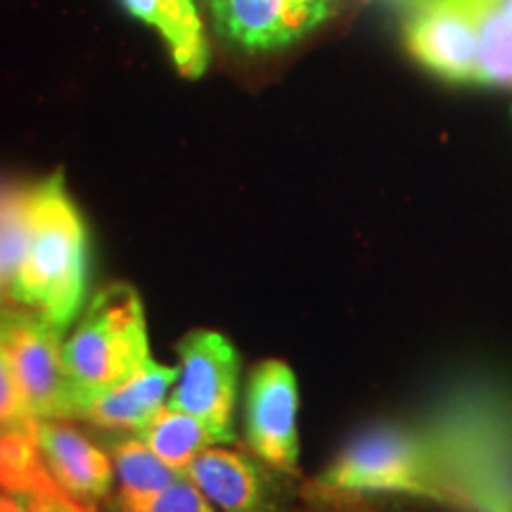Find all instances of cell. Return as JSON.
I'll list each match as a JSON object with an SVG mask.
<instances>
[{
	"label": "cell",
	"mask_w": 512,
	"mask_h": 512,
	"mask_svg": "<svg viewBox=\"0 0 512 512\" xmlns=\"http://www.w3.org/2000/svg\"><path fill=\"white\" fill-rule=\"evenodd\" d=\"M88 230L60 169L27 190V235L8 302L41 313L62 332L86 302Z\"/></svg>",
	"instance_id": "6da1fadb"
},
{
	"label": "cell",
	"mask_w": 512,
	"mask_h": 512,
	"mask_svg": "<svg viewBox=\"0 0 512 512\" xmlns=\"http://www.w3.org/2000/svg\"><path fill=\"white\" fill-rule=\"evenodd\" d=\"M422 432L437 448L463 512H512V403L465 384L430 408Z\"/></svg>",
	"instance_id": "7a4b0ae2"
},
{
	"label": "cell",
	"mask_w": 512,
	"mask_h": 512,
	"mask_svg": "<svg viewBox=\"0 0 512 512\" xmlns=\"http://www.w3.org/2000/svg\"><path fill=\"white\" fill-rule=\"evenodd\" d=\"M311 503L403 496L463 512L437 448L422 427L377 425L351 439L337 458L302 489Z\"/></svg>",
	"instance_id": "3957f363"
},
{
	"label": "cell",
	"mask_w": 512,
	"mask_h": 512,
	"mask_svg": "<svg viewBox=\"0 0 512 512\" xmlns=\"http://www.w3.org/2000/svg\"><path fill=\"white\" fill-rule=\"evenodd\" d=\"M62 358L74 399V420L83 401L143 370L152 354L145 306L136 287L128 283L102 287L62 342Z\"/></svg>",
	"instance_id": "277c9868"
},
{
	"label": "cell",
	"mask_w": 512,
	"mask_h": 512,
	"mask_svg": "<svg viewBox=\"0 0 512 512\" xmlns=\"http://www.w3.org/2000/svg\"><path fill=\"white\" fill-rule=\"evenodd\" d=\"M62 335L41 313L0 304V344L8 351L19 389L34 420H72L74 399L62 358Z\"/></svg>",
	"instance_id": "5b68a950"
},
{
	"label": "cell",
	"mask_w": 512,
	"mask_h": 512,
	"mask_svg": "<svg viewBox=\"0 0 512 512\" xmlns=\"http://www.w3.org/2000/svg\"><path fill=\"white\" fill-rule=\"evenodd\" d=\"M178 380L166 406L200 418L214 439L235 444L240 356L233 342L216 330H192L178 344Z\"/></svg>",
	"instance_id": "8992f818"
},
{
	"label": "cell",
	"mask_w": 512,
	"mask_h": 512,
	"mask_svg": "<svg viewBox=\"0 0 512 512\" xmlns=\"http://www.w3.org/2000/svg\"><path fill=\"white\" fill-rule=\"evenodd\" d=\"M219 512H297L302 491L294 477L275 470L249 448L209 446L185 470Z\"/></svg>",
	"instance_id": "52a82bcc"
},
{
	"label": "cell",
	"mask_w": 512,
	"mask_h": 512,
	"mask_svg": "<svg viewBox=\"0 0 512 512\" xmlns=\"http://www.w3.org/2000/svg\"><path fill=\"white\" fill-rule=\"evenodd\" d=\"M299 384L292 368L278 358L256 363L247 382V448L275 470L299 475Z\"/></svg>",
	"instance_id": "ba28073f"
},
{
	"label": "cell",
	"mask_w": 512,
	"mask_h": 512,
	"mask_svg": "<svg viewBox=\"0 0 512 512\" xmlns=\"http://www.w3.org/2000/svg\"><path fill=\"white\" fill-rule=\"evenodd\" d=\"M403 36L415 60L439 79L477 86V34L463 0H422L403 19Z\"/></svg>",
	"instance_id": "9c48e42d"
},
{
	"label": "cell",
	"mask_w": 512,
	"mask_h": 512,
	"mask_svg": "<svg viewBox=\"0 0 512 512\" xmlns=\"http://www.w3.org/2000/svg\"><path fill=\"white\" fill-rule=\"evenodd\" d=\"M36 441L53 482L83 508L95 510L112 494L117 477L110 451L72 420H36Z\"/></svg>",
	"instance_id": "30bf717a"
},
{
	"label": "cell",
	"mask_w": 512,
	"mask_h": 512,
	"mask_svg": "<svg viewBox=\"0 0 512 512\" xmlns=\"http://www.w3.org/2000/svg\"><path fill=\"white\" fill-rule=\"evenodd\" d=\"M176 380L178 368L162 366L152 358L128 380L83 401L74 422H86L112 434H138L166 406V394L174 389Z\"/></svg>",
	"instance_id": "8fae6325"
},
{
	"label": "cell",
	"mask_w": 512,
	"mask_h": 512,
	"mask_svg": "<svg viewBox=\"0 0 512 512\" xmlns=\"http://www.w3.org/2000/svg\"><path fill=\"white\" fill-rule=\"evenodd\" d=\"M216 31L245 50L290 46L306 31L290 0H209Z\"/></svg>",
	"instance_id": "7c38bea8"
},
{
	"label": "cell",
	"mask_w": 512,
	"mask_h": 512,
	"mask_svg": "<svg viewBox=\"0 0 512 512\" xmlns=\"http://www.w3.org/2000/svg\"><path fill=\"white\" fill-rule=\"evenodd\" d=\"M121 5L138 22L159 31L178 74L185 79L204 76L209 67V43L195 0H121Z\"/></svg>",
	"instance_id": "4fadbf2b"
},
{
	"label": "cell",
	"mask_w": 512,
	"mask_h": 512,
	"mask_svg": "<svg viewBox=\"0 0 512 512\" xmlns=\"http://www.w3.org/2000/svg\"><path fill=\"white\" fill-rule=\"evenodd\" d=\"M105 448L110 451L119 486L117 498H114L117 510L147 501L185 475L176 467L166 465L136 434H117Z\"/></svg>",
	"instance_id": "5bb4252c"
},
{
	"label": "cell",
	"mask_w": 512,
	"mask_h": 512,
	"mask_svg": "<svg viewBox=\"0 0 512 512\" xmlns=\"http://www.w3.org/2000/svg\"><path fill=\"white\" fill-rule=\"evenodd\" d=\"M477 34V86L512 88V12L505 0H463Z\"/></svg>",
	"instance_id": "9a60e30c"
},
{
	"label": "cell",
	"mask_w": 512,
	"mask_h": 512,
	"mask_svg": "<svg viewBox=\"0 0 512 512\" xmlns=\"http://www.w3.org/2000/svg\"><path fill=\"white\" fill-rule=\"evenodd\" d=\"M136 437L143 439L166 465L181 472L188 470L192 460L209 446H219V441L200 418L171 406H164Z\"/></svg>",
	"instance_id": "2e32d148"
},
{
	"label": "cell",
	"mask_w": 512,
	"mask_h": 512,
	"mask_svg": "<svg viewBox=\"0 0 512 512\" xmlns=\"http://www.w3.org/2000/svg\"><path fill=\"white\" fill-rule=\"evenodd\" d=\"M29 185H0V292L5 294L27 235Z\"/></svg>",
	"instance_id": "e0dca14e"
},
{
	"label": "cell",
	"mask_w": 512,
	"mask_h": 512,
	"mask_svg": "<svg viewBox=\"0 0 512 512\" xmlns=\"http://www.w3.org/2000/svg\"><path fill=\"white\" fill-rule=\"evenodd\" d=\"M117 512H216V508L209 503V498L192 484V479L188 475H183L181 479H176L174 484L159 491V494L147 498V501Z\"/></svg>",
	"instance_id": "ac0fdd59"
},
{
	"label": "cell",
	"mask_w": 512,
	"mask_h": 512,
	"mask_svg": "<svg viewBox=\"0 0 512 512\" xmlns=\"http://www.w3.org/2000/svg\"><path fill=\"white\" fill-rule=\"evenodd\" d=\"M22 389H19L15 368L8 351L0 344V425L3 427H29L34 425Z\"/></svg>",
	"instance_id": "d6986e66"
},
{
	"label": "cell",
	"mask_w": 512,
	"mask_h": 512,
	"mask_svg": "<svg viewBox=\"0 0 512 512\" xmlns=\"http://www.w3.org/2000/svg\"><path fill=\"white\" fill-rule=\"evenodd\" d=\"M24 498L34 503L41 512H91L88 508H83L81 503H76L72 496L64 494L55 482H50L46 489H41L38 494H29Z\"/></svg>",
	"instance_id": "ffe728a7"
},
{
	"label": "cell",
	"mask_w": 512,
	"mask_h": 512,
	"mask_svg": "<svg viewBox=\"0 0 512 512\" xmlns=\"http://www.w3.org/2000/svg\"><path fill=\"white\" fill-rule=\"evenodd\" d=\"M290 3L306 34L332 15V0H290Z\"/></svg>",
	"instance_id": "44dd1931"
},
{
	"label": "cell",
	"mask_w": 512,
	"mask_h": 512,
	"mask_svg": "<svg viewBox=\"0 0 512 512\" xmlns=\"http://www.w3.org/2000/svg\"><path fill=\"white\" fill-rule=\"evenodd\" d=\"M375 3L384 5L387 10H392V12H396V15H401L403 19H406L415 8H418L422 0H375Z\"/></svg>",
	"instance_id": "7402d4cb"
},
{
	"label": "cell",
	"mask_w": 512,
	"mask_h": 512,
	"mask_svg": "<svg viewBox=\"0 0 512 512\" xmlns=\"http://www.w3.org/2000/svg\"><path fill=\"white\" fill-rule=\"evenodd\" d=\"M0 512H22V501L19 496L0 491Z\"/></svg>",
	"instance_id": "603a6c76"
},
{
	"label": "cell",
	"mask_w": 512,
	"mask_h": 512,
	"mask_svg": "<svg viewBox=\"0 0 512 512\" xmlns=\"http://www.w3.org/2000/svg\"><path fill=\"white\" fill-rule=\"evenodd\" d=\"M19 501H22V512H41L34 503L27 501V498H24V496H19Z\"/></svg>",
	"instance_id": "cb8c5ba5"
},
{
	"label": "cell",
	"mask_w": 512,
	"mask_h": 512,
	"mask_svg": "<svg viewBox=\"0 0 512 512\" xmlns=\"http://www.w3.org/2000/svg\"><path fill=\"white\" fill-rule=\"evenodd\" d=\"M0 297H3V292H0Z\"/></svg>",
	"instance_id": "d4e9b609"
}]
</instances>
